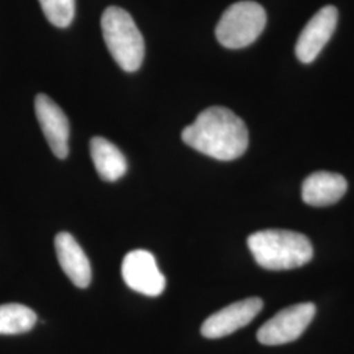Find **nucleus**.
Wrapping results in <instances>:
<instances>
[{"instance_id":"obj_4","label":"nucleus","mask_w":354,"mask_h":354,"mask_svg":"<svg viewBox=\"0 0 354 354\" xmlns=\"http://www.w3.org/2000/svg\"><path fill=\"white\" fill-rule=\"evenodd\" d=\"M266 26V10L254 1H239L223 12L215 36L228 49L250 46L263 33Z\"/></svg>"},{"instance_id":"obj_7","label":"nucleus","mask_w":354,"mask_h":354,"mask_svg":"<svg viewBox=\"0 0 354 354\" xmlns=\"http://www.w3.org/2000/svg\"><path fill=\"white\" fill-rule=\"evenodd\" d=\"M260 298H247L216 311L203 322L201 333L206 339H221L248 326L263 310Z\"/></svg>"},{"instance_id":"obj_3","label":"nucleus","mask_w":354,"mask_h":354,"mask_svg":"<svg viewBox=\"0 0 354 354\" xmlns=\"http://www.w3.org/2000/svg\"><path fill=\"white\" fill-rule=\"evenodd\" d=\"M102 29L117 64L127 73L137 71L145 58V41L133 17L120 7H108L102 13Z\"/></svg>"},{"instance_id":"obj_9","label":"nucleus","mask_w":354,"mask_h":354,"mask_svg":"<svg viewBox=\"0 0 354 354\" xmlns=\"http://www.w3.org/2000/svg\"><path fill=\"white\" fill-rule=\"evenodd\" d=\"M35 109L39 127L50 146L53 153L64 159L68 155L70 125L64 111L48 95L39 93L35 100Z\"/></svg>"},{"instance_id":"obj_5","label":"nucleus","mask_w":354,"mask_h":354,"mask_svg":"<svg viewBox=\"0 0 354 354\" xmlns=\"http://www.w3.org/2000/svg\"><path fill=\"white\" fill-rule=\"evenodd\" d=\"M317 314L315 304L306 302L281 310L257 330V340L263 345H283L304 335Z\"/></svg>"},{"instance_id":"obj_2","label":"nucleus","mask_w":354,"mask_h":354,"mask_svg":"<svg viewBox=\"0 0 354 354\" xmlns=\"http://www.w3.org/2000/svg\"><path fill=\"white\" fill-rule=\"evenodd\" d=\"M248 248L254 261L268 270H289L313 260L310 239L289 230H263L248 236Z\"/></svg>"},{"instance_id":"obj_13","label":"nucleus","mask_w":354,"mask_h":354,"mask_svg":"<svg viewBox=\"0 0 354 354\" xmlns=\"http://www.w3.org/2000/svg\"><path fill=\"white\" fill-rule=\"evenodd\" d=\"M37 323L36 313L20 304L0 306V335H20L33 328Z\"/></svg>"},{"instance_id":"obj_14","label":"nucleus","mask_w":354,"mask_h":354,"mask_svg":"<svg viewBox=\"0 0 354 354\" xmlns=\"http://www.w3.org/2000/svg\"><path fill=\"white\" fill-rule=\"evenodd\" d=\"M45 17L58 28H67L75 16V0H38Z\"/></svg>"},{"instance_id":"obj_12","label":"nucleus","mask_w":354,"mask_h":354,"mask_svg":"<svg viewBox=\"0 0 354 354\" xmlns=\"http://www.w3.org/2000/svg\"><path fill=\"white\" fill-rule=\"evenodd\" d=\"M91 156L99 176L105 181L113 183L127 174V158L111 140L102 137L92 138Z\"/></svg>"},{"instance_id":"obj_8","label":"nucleus","mask_w":354,"mask_h":354,"mask_svg":"<svg viewBox=\"0 0 354 354\" xmlns=\"http://www.w3.org/2000/svg\"><path fill=\"white\" fill-rule=\"evenodd\" d=\"M339 12L333 6H327L313 16L297 41L295 54L302 64H311L327 45L336 26Z\"/></svg>"},{"instance_id":"obj_11","label":"nucleus","mask_w":354,"mask_h":354,"mask_svg":"<svg viewBox=\"0 0 354 354\" xmlns=\"http://www.w3.org/2000/svg\"><path fill=\"white\" fill-rule=\"evenodd\" d=\"M348 189L345 177L339 174L320 171L311 174L304 181L302 198L311 206H329L339 203Z\"/></svg>"},{"instance_id":"obj_10","label":"nucleus","mask_w":354,"mask_h":354,"mask_svg":"<svg viewBox=\"0 0 354 354\" xmlns=\"http://www.w3.org/2000/svg\"><path fill=\"white\" fill-rule=\"evenodd\" d=\"M55 252L64 274L76 288L86 289L89 286L92 270L88 257L71 234L61 232L55 236Z\"/></svg>"},{"instance_id":"obj_1","label":"nucleus","mask_w":354,"mask_h":354,"mask_svg":"<svg viewBox=\"0 0 354 354\" xmlns=\"http://www.w3.org/2000/svg\"><path fill=\"white\" fill-rule=\"evenodd\" d=\"M181 137L192 149L223 162L241 158L250 140L244 121L223 106L203 111L192 125L183 130Z\"/></svg>"},{"instance_id":"obj_6","label":"nucleus","mask_w":354,"mask_h":354,"mask_svg":"<svg viewBox=\"0 0 354 354\" xmlns=\"http://www.w3.org/2000/svg\"><path fill=\"white\" fill-rule=\"evenodd\" d=\"M121 274L127 286L146 297H158L165 289V279L153 254L146 250L127 253L122 261Z\"/></svg>"}]
</instances>
